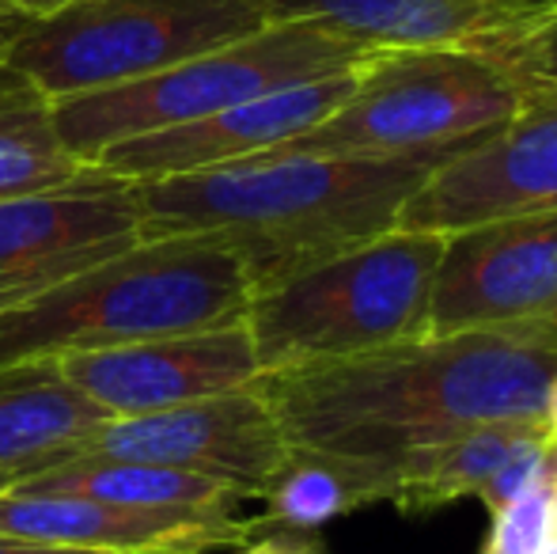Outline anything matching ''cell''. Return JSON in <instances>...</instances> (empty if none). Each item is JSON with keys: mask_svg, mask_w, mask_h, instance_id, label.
Masks as SVG:
<instances>
[{"mask_svg": "<svg viewBox=\"0 0 557 554\" xmlns=\"http://www.w3.org/2000/svg\"><path fill=\"white\" fill-rule=\"evenodd\" d=\"M554 377L557 334L451 331L262 372L258 387L296 448L395 464L478 426H543Z\"/></svg>", "mask_w": 557, "mask_h": 554, "instance_id": "cell-1", "label": "cell"}, {"mask_svg": "<svg viewBox=\"0 0 557 554\" xmlns=\"http://www.w3.org/2000/svg\"><path fill=\"white\" fill-rule=\"evenodd\" d=\"M433 168L429 160L265 152L133 183V194L140 236L216 239L243 262L258 293L391 232Z\"/></svg>", "mask_w": 557, "mask_h": 554, "instance_id": "cell-2", "label": "cell"}, {"mask_svg": "<svg viewBox=\"0 0 557 554\" xmlns=\"http://www.w3.org/2000/svg\"><path fill=\"white\" fill-rule=\"evenodd\" d=\"M250 293L243 262L216 239H137L129 251L0 311V372L84 349L243 323Z\"/></svg>", "mask_w": 557, "mask_h": 554, "instance_id": "cell-3", "label": "cell"}, {"mask_svg": "<svg viewBox=\"0 0 557 554\" xmlns=\"http://www.w3.org/2000/svg\"><path fill=\"white\" fill-rule=\"evenodd\" d=\"M528 99L523 53L383 50L360 65L334 114L273 152L441 163L505 126Z\"/></svg>", "mask_w": 557, "mask_h": 554, "instance_id": "cell-4", "label": "cell"}, {"mask_svg": "<svg viewBox=\"0 0 557 554\" xmlns=\"http://www.w3.org/2000/svg\"><path fill=\"white\" fill-rule=\"evenodd\" d=\"M444 236L391 229L250 296L247 331L262 372L372 354L429 334Z\"/></svg>", "mask_w": 557, "mask_h": 554, "instance_id": "cell-5", "label": "cell"}, {"mask_svg": "<svg viewBox=\"0 0 557 554\" xmlns=\"http://www.w3.org/2000/svg\"><path fill=\"white\" fill-rule=\"evenodd\" d=\"M368 58H375V50L337 35L319 20H273L255 35L224 42L163 73L58 99V126L84 163H96L107 148L129 137L186 126L265 91L357 69Z\"/></svg>", "mask_w": 557, "mask_h": 554, "instance_id": "cell-6", "label": "cell"}, {"mask_svg": "<svg viewBox=\"0 0 557 554\" xmlns=\"http://www.w3.org/2000/svg\"><path fill=\"white\" fill-rule=\"evenodd\" d=\"M273 23L270 0H76L30 20L8 65L46 96L114 88L209 53Z\"/></svg>", "mask_w": 557, "mask_h": 554, "instance_id": "cell-7", "label": "cell"}, {"mask_svg": "<svg viewBox=\"0 0 557 554\" xmlns=\"http://www.w3.org/2000/svg\"><path fill=\"white\" fill-rule=\"evenodd\" d=\"M557 334V213H523L444 236L429 334Z\"/></svg>", "mask_w": 557, "mask_h": 554, "instance_id": "cell-8", "label": "cell"}, {"mask_svg": "<svg viewBox=\"0 0 557 554\" xmlns=\"http://www.w3.org/2000/svg\"><path fill=\"white\" fill-rule=\"evenodd\" d=\"M69 456L175 467L235 487L258 502V490L288 456V436L262 387L250 384L156 415L111 418L84 436Z\"/></svg>", "mask_w": 557, "mask_h": 554, "instance_id": "cell-9", "label": "cell"}, {"mask_svg": "<svg viewBox=\"0 0 557 554\" xmlns=\"http://www.w3.org/2000/svg\"><path fill=\"white\" fill-rule=\"evenodd\" d=\"M137 239L145 236L133 183L96 163L58 190L0 201V311L129 251Z\"/></svg>", "mask_w": 557, "mask_h": 554, "instance_id": "cell-10", "label": "cell"}, {"mask_svg": "<svg viewBox=\"0 0 557 554\" xmlns=\"http://www.w3.org/2000/svg\"><path fill=\"white\" fill-rule=\"evenodd\" d=\"M53 369L107 418L156 415L209 395L239 392L262 377L247 319L213 331L65 354L53 361Z\"/></svg>", "mask_w": 557, "mask_h": 554, "instance_id": "cell-11", "label": "cell"}, {"mask_svg": "<svg viewBox=\"0 0 557 554\" xmlns=\"http://www.w3.org/2000/svg\"><path fill=\"white\" fill-rule=\"evenodd\" d=\"M357 73L360 65L342 69V73L265 91V96L235 103L227 111L209 114V119L186 122V126L129 137L107 148L96 160V168H103L114 178H125V183H148V178L190 175V171H209L250 160V156H265L288 145L293 137L315 130L326 114H334L349 99Z\"/></svg>", "mask_w": 557, "mask_h": 554, "instance_id": "cell-12", "label": "cell"}, {"mask_svg": "<svg viewBox=\"0 0 557 554\" xmlns=\"http://www.w3.org/2000/svg\"><path fill=\"white\" fill-rule=\"evenodd\" d=\"M258 517L247 513L137 509L84 494L8 487L0 494V535L35 547H81L125 554H213L247 547Z\"/></svg>", "mask_w": 557, "mask_h": 554, "instance_id": "cell-13", "label": "cell"}, {"mask_svg": "<svg viewBox=\"0 0 557 554\" xmlns=\"http://www.w3.org/2000/svg\"><path fill=\"white\" fill-rule=\"evenodd\" d=\"M273 20H319L368 50H470L516 58L554 30L557 12L500 0H270Z\"/></svg>", "mask_w": 557, "mask_h": 554, "instance_id": "cell-14", "label": "cell"}, {"mask_svg": "<svg viewBox=\"0 0 557 554\" xmlns=\"http://www.w3.org/2000/svg\"><path fill=\"white\" fill-rule=\"evenodd\" d=\"M111 421L73 384L61 380L53 361L15 365L0 372V471L15 482L58 464L88 433Z\"/></svg>", "mask_w": 557, "mask_h": 554, "instance_id": "cell-15", "label": "cell"}, {"mask_svg": "<svg viewBox=\"0 0 557 554\" xmlns=\"http://www.w3.org/2000/svg\"><path fill=\"white\" fill-rule=\"evenodd\" d=\"M539 429L535 421H500L406 452L395 464H383V502L406 517H425L459 497H478L485 479Z\"/></svg>", "mask_w": 557, "mask_h": 554, "instance_id": "cell-16", "label": "cell"}, {"mask_svg": "<svg viewBox=\"0 0 557 554\" xmlns=\"http://www.w3.org/2000/svg\"><path fill=\"white\" fill-rule=\"evenodd\" d=\"M15 487L84 494L114 505H137V509H186V513H243V505L255 502L243 490L201 479V475L190 471H175V467H160V464H133V459H96V456L58 459V464L20 479Z\"/></svg>", "mask_w": 557, "mask_h": 554, "instance_id": "cell-17", "label": "cell"}, {"mask_svg": "<svg viewBox=\"0 0 557 554\" xmlns=\"http://www.w3.org/2000/svg\"><path fill=\"white\" fill-rule=\"evenodd\" d=\"M258 528L273 532H319L323 525L383 502V464L345 459L288 444V456L258 490Z\"/></svg>", "mask_w": 557, "mask_h": 554, "instance_id": "cell-18", "label": "cell"}, {"mask_svg": "<svg viewBox=\"0 0 557 554\" xmlns=\"http://www.w3.org/2000/svg\"><path fill=\"white\" fill-rule=\"evenodd\" d=\"M58 126V99L15 65H0V201L58 190L88 171Z\"/></svg>", "mask_w": 557, "mask_h": 554, "instance_id": "cell-19", "label": "cell"}, {"mask_svg": "<svg viewBox=\"0 0 557 554\" xmlns=\"http://www.w3.org/2000/svg\"><path fill=\"white\" fill-rule=\"evenodd\" d=\"M250 547L258 554H331L323 543H315L311 535L300 532H270L262 540H250Z\"/></svg>", "mask_w": 557, "mask_h": 554, "instance_id": "cell-20", "label": "cell"}, {"mask_svg": "<svg viewBox=\"0 0 557 554\" xmlns=\"http://www.w3.org/2000/svg\"><path fill=\"white\" fill-rule=\"evenodd\" d=\"M69 4H76V0H0V12L20 15V20H46Z\"/></svg>", "mask_w": 557, "mask_h": 554, "instance_id": "cell-21", "label": "cell"}, {"mask_svg": "<svg viewBox=\"0 0 557 554\" xmlns=\"http://www.w3.org/2000/svg\"><path fill=\"white\" fill-rule=\"evenodd\" d=\"M30 20H20V15H8L0 12V65L8 61V50L15 46V38L23 35V27H27Z\"/></svg>", "mask_w": 557, "mask_h": 554, "instance_id": "cell-22", "label": "cell"}, {"mask_svg": "<svg viewBox=\"0 0 557 554\" xmlns=\"http://www.w3.org/2000/svg\"><path fill=\"white\" fill-rule=\"evenodd\" d=\"M543 429L546 436H550V444L557 448V377L550 384V392H546V410H543Z\"/></svg>", "mask_w": 557, "mask_h": 554, "instance_id": "cell-23", "label": "cell"}, {"mask_svg": "<svg viewBox=\"0 0 557 554\" xmlns=\"http://www.w3.org/2000/svg\"><path fill=\"white\" fill-rule=\"evenodd\" d=\"M508 8H523V12H557V0H500Z\"/></svg>", "mask_w": 557, "mask_h": 554, "instance_id": "cell-24", "label": "cell"}, {"mask_svg": "<svg viewBox=\"0 0 557 554\" xmlns=\"http://www.w3.org/2000/svg\"><path fill=\"white\" fill-rule=\"evenodd\" d=\"M42 547H35V543H20V540H4L0 535V554H38Z\"/></svg>", "mask_w": 557, "mask_h": 554, "instance_id": "cell-25", "label": "cell"}, {"mask_svg": "<svg viewBox=\"0 0 557 554\" xmlns=\"http://www.w3.org/2000/svg\"><path fill=\"white\" fill-rule=\"evenodd\" d=\"M38 554H125V551H81V547H42Z\"/></svg>", "mask_w": 557, "mask_h": 554, "instance_id": "cell-26", "label": "cell"}, {"mask_svg": "<svg viewBox=\"0 0 557 554\" xmlns=\"http://www.w3.org/2000/svg\"><path fill=\"white\" fill-rule=\"evenodd\" d=\"M8 487H15V475L12 471H0V494H4Z\"/></svg>", "mask_w": 557, "mask_h": 554, "instance_id": "cell-27", "label": "cell"}, {"mask_svg": "<svg viewBox=\"0 0 557 554\" xmlns=\"http://www.w3.org/2000/svg\"><path fill=\"white\" fill-rule=\"evenodd\" d=\"M554 532H557V475H554Z\"/></svg>", "mask_w": 557, "mask_h": 554, "instance_id": "cell-28", "label": "cell"}, {"mask_svg": "<svg viewBox=\"0 0 557 554\" xmlns=\"http://www.w3.org/2000/svg\"><path fill=\"white\" fill-rule=\"evenodd\" d=\"M235 554H258L255 547H250V543H247V547H239V551H235Z\"/></svg>", "mask_w": 557, "mask_h": 554, "instance_id": "cell-29", "label": "cell"}]
</instances>
